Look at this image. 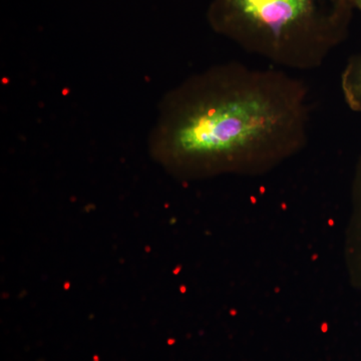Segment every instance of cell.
Returning <instances> with one entry per match:
<instances>
[{
    "label": "cell",
    "instance_id": "2",
    "mask_svg": "<svg viewBox=\"0 0 361 361\" xmlns=\"http://www.w3.org/2000/svg\"><path fill=\"white\" fill-rule=\"evenodd\" d=\"M355 0H211L213 32L272 65L320 68L349 33Z\"/></svg>",
    "mask_w": 361,
    "mask_h": 361
},
{
    "label": "cell",
    "instance_id": "4",
    "mask_svg": "<svg viewBox=\"0 0 361 361\" xmlns=\"http://www.w3.org/2000/svg\"><path fill=\"white\" fill-rule=\"evenodd\" d=\"M355 200L361 205V158L357 167V174H356L355 184Z\"/></svg>",
    "mask_w": 361,
    "mask_h": 361
},
{
    "label": "cell",
    "instance_id": "1",
    "mask_svg": "<svg viewBox=\"0 0 361 361\" xmlns=\"http://www.w3.org/2000/svg\"><path fill=\"white\" fill-rule=\"evenodd\" d=\"M310 123L300 78L229 61L195 73L163 97L149 148L180 178L255 174L301 151Z\"/></svg>",
    "mask_w": 361,
    "mask_h": 361
},
{
    "label": "cell",
    "instance_id": "3",
    "mask_svg": "<svg viewBox=\"0 0 361 361\" xmlns=\"http://www.w3.org/2000/svg\"><path fill=\"white\" fill-rule=\"evenodd\" d=\"M356 11L361 13V0H355ZM341 87L346 106L355 113H361V54L348 59L341 73Z\"/></svg>",
    "mask_w": 361,
    "mask_h": 361
}]
</instances>
